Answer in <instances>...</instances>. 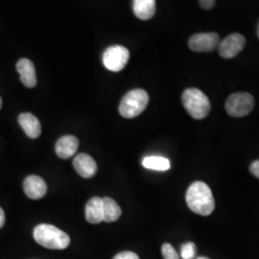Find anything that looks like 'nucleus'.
<instances>
[{
	"instance_id": "423d86ee",
	"label": "nucleus",
	"mask_w": 259,
	"mask_h": 259,
	"mask_svg": "<svg viewBox=\"0 0 259 259\" xmlns=\"http://www.w3.org/2000/svg\"><path fill=\"white\" fill-rule=\"evenodd\" d=\"M129 50L122 46L109 47L103 53V64L113 72L122 70L129 62Z\"/></svg>"
},
{
	"instance_id": "5701e85b",
	"label": "nucleus",
	"mask_w": 259,
	"mask_h": 259,
	"mask_svg": "<svg viewBox=\"0 0 259 259\" xmlns=\"http://www.w3.org/2000/svg\"><path fill=\"white\" fill-rule=\"evenodd\" d=\"M5 224V213L4 210L0 207V228H2Z\"/></svg>"
},
{
	"instance_id": "f03ea898",
	"label": "nucleus",
	"mask_w": 259,
	"mask_h": 259,
	"mask_svg": "<svg viewBox=\"0 0 259 259\" xmlns=\"http://www.w3.org/2000/svg\"><path fill=\"white\" fill-rule=\"evenodd\" d=\"M33 234L37 244L50 250H64L70 244L69 236L52 225H38Z\"/></svg>"
},
{
	"instance_id": "393cba45",
	"label": "nucleus",
	"mask_w": 259,
	"mask_h": 259,
	"mask_svg": "<svg viewBox=\"0 0 259 259\" xmlns=\"http://www.w3.org/2000/svg\"><path fill=\"white\" fill-rule=\"evenodd\" d=\"M197 259H209L207 258V257H204V256H202V257H198Z\"/></svg>"
},
{
	"instance_id": "412c9836",
	"label": "nucleus",
	"mask_w": 259,
	"mask_h": 259,
	"mask_svg": "<svg viewBox=\"0 0 259 259\" xmlns=\"http://www.w3.org/2000/svg\"><path fill=\"white\" fill-rule=\"evenodd\" d=\"M250 173L259 179V159L253 161L250 166Z\"/></svg>"
},
{
	"instance_id": "f257e3e1",
	"label": "nucleus",
	"mask_w": 259,
	"mask_h": 259,
	"mask_svg": "<svg viewBox=\"0 0 259 259\" xmlns=\"http://www.w3.org/2000/svg\"><path fill=\"white\" fill-rule=\"evenodd\" d=\"M188 207L199 215L208 216L215 208V201L209 186L203 182H195L186 192Z\"/></svg>"
},
{
	"instance_id": "a878e982",
	"label": "nucleus",
	"mask_w": 259,
	"mask_h": 259,
	"mask_svg": "<svg viewBox=\"0 0 259 259\" xmlns=\"http://www.w3.org/2000/svg\"><path fill=\"white\" fill-rule=\"evenodd\" d=\"M258 37H259V26H258Z\"/></svg>"
},
{
	"instance_id": "9d476101",
	"label": "nucleus",
	"mask_w": 259,
	"mask_h": 259,
	"mask_svg": "<svg viewBox=\"0 0 259 259\" xmlns=\"http://www.w3.org/2000/svg\"><path fill=\"white\" fill-rule=\"evenodd\" d=\"M17 70L20 75V81L28 88H35L37 84V76L35 65L28 59H20L17 63Z\"/></svg>"
},
{
	"instance_id": "0eeeda50",
	"label": "nucleus",
	"mask_w": 259,
	"mask_h": 259,
	"mask_svg": "<svg viewBox=\"0 0 259 259\" xmlns=\"http://www.w3.org/2000/svg\"><path fill=\"white\" fill-rule=\"evenodd\" d=\"M220 45V37L216 33H199L189 38L188 46L195 52H211Z\"/></svg>"
},
{
	"instance_id": "20e7f679",
	"label": "nucleus",
	"mask_w": 259,
	"mask_h": 259,
	"mask_svg": "<svg viewBox=\"0 0 259 259\" xmlns=\"http://www.w3.org/2000/svg\"><path fill=\"white\" fill-rule=\"evenodd\" d=\"M148 103V93L144 90H133L122 98L119 112L125 118H134L144 111Z\"/></svg>"
},
{
	"instance_id": "b1692460",
	"label": "nucleus",
	"mask_w": 259,
	"mask_h": 259,
	"mask_svg": "<svg viewBox=\"0 0 259 259\" xmlns=\"http://www.w3.org/2000/svg\"><path fill=\"white\" fill-rule=\"evenodd\" d=\"M1 108H2V99L0 97V110H1Z\"/></svg>"
},
{
	"instance_id": "9b49d317",
	"label": "nucleus",
	"mask_w": 259,
	"mask_h": 259,
	"mask_svg": "<svg viewBox=\"0 0 259 259\" xmlns=\"http://www.w3.org/2000/svg\"><path fill=\"white\" fill-rule=\"evenodd\" d=\"M73 166L77 173L84 179H90L97 172V164L88 154H79L73 160Z\"/></svg>"
},
{
	"instance_id": "4468645a",
	"label": "nucleus",
	"mask_w": 259,
	"mask_h": 259,
	"mask_svg": "<svg viewBox=\"0 0 259 259\" xmlns=\"http://www.w3.org/2000/svg\"><path fill=\"white\" fill-rule=\"evenodd\" d=\"M85 220L91 224H99L103 221V199L93 197L85 205Z\"/></svg>"
},
{
	"instance_id": "a211bd4d",
	"label": "nucleus",
	"mask_w": 259,
	"mask_h": 259,
	"mask_svg": "<svg viewBox=\"0 0 259 259\" xmlns=\"http://www.w3.org/2000/svg\"><path fill=\"white\" fill-rule=\"evenodd\" d=\"M183 259H193L196 254V246L193 242L185 243L182 246L181 251Z\"/></svg>"
},
{
	"instance_id": "6ab92c4d",
	"label": "nucleus",
	"mask_w": 259,
	"mask_h": 259,
	"mask_svg": "<svg viewBox=\"0 0 259 259\" xmlns=\"http://www.w3.org/2000/svg\"><path fill=\"white\" fill-rule=\"evenodd\" d=\"M161 252H162V255L164 259H180V256H179L176 250L169 243H165L162 245Z\"/></svg>"
},
{
	"instance_id": "4be33fe9",
	"label": "nucleus",
	"mask_w": 259,
	"mask_h": 259,
	"mask_svg": "<svg viewBox=\"0 0 259 259\" xmlns=\"http://www.w3.org/2000/svg\"><path fill=\"white\" fill-rule=\"evenodd\" d=\"M215 1L214 0H201V1H199V4H200V6L202 7V8H204V9H211L212 7H214V5H215Z\"/></svg>"
},
{
	"instance_id": "dca6fc26",
	"label": "nucleus",
	"mask_w": 259,
	"mask_h": 259,
	"mask_svg": "<svg viewBox=\"0 0 259 259\" xmlns=\"http://www.w3.org/2000/svg\"><path fill=\"white\" fill-rule=\"evenodd\" d=\"M121 208L113 199L106 197L103 199V221L104 222H115L121 216Z\"/></svg>"
},
{
	"instance_id": "6e6552de",
	"label": "nucleus",
	"mask_w": 259,
	"mask_h": 259,
	"mask_svg": "<svg viewBox=\"0 0 259 259\" xmlns=\"http://www.w3.org/2000/svg\"><path fill=\"white\" fill-rule=\"evenodd\" d=\"M246 45V38L243 35L234 33L225 37L218 47L220 56L224 59H232L238 55Z\"/></svg>"
},
{
	"instance_id": "7ed1b4c3",
	"label": "nucleus",
	"mask_w": 259,
	"mask_h": 259,
	"mask_svg": "<svg viewBox=\"0 0 259 259\" xmlns=\"http://www.w3.org/2000/svg\"><path fill=\"white\" fill-rule=\"evenodd\" d=\"M182 101L189 115L198 120L206 117L211 109L208 97L202 91L195 88L185 91L182 96Z\"/></svg>"
},
{
	"instance_id": "ddd939ff",
	"label": "nucleus",
	"mask_w": 259,
	"mask_h": 259,
	"mask_svg": "<svg viewBox=\"0 0 259 259\" xmlns=\"http://www.w3.org/2000/svg\"><path fill=\"white\" fill-rule=\"evenodd\" d=\"M19 123L21 128L25 132L28 138L35 139L40 136L41 125L34 114L30 112H24L19 114Z\"/></svg>"
},
{
	"instance_id": "1a4fd4ad",
	"label": "nucleus",
	"mask_w": 259,
	"mask_h": 259,
	"mask_svg": "<svg viewBox=\"0 0 259 259\" xmlns=\"http://www.w3.org/2000/svg\"><path fill=\"white\" fill-rule=\"evenodd\" d=\"M23 189L26 196L30 199L38 200L47 194V185L40 177L31 175L25 179L23 183Z\"/></svg>"
},
{
	"instance_id": "f8f14e48",
	"label": "nucleus",
	"mask_w": 259,
	"mask_h": 259,
	"mask_svg": "<svg viewBox=\"0 0 259 259\" xmlns=\"http://www.w3.org/2000/svg\"><path fill=\"white\" fill-rule=\"evenodd\" d=\"M79 147V140L74 136H65L56 143V154L58 157L67 159L72 157Z\"/></svg>"
},
{
	"instance_id": "39448f33",
	"label": "nucleus",
	"mask_w": 259,
	"mask_h": 259,
	"mask_svg": "<svg viewBox=\"0 0 259 259\" xmlns=\"http://www.w3.org/2000/svg\"><path fill=\"white\" fill-rule=\"evenodd\" d=\"M254 108V99L248 93L232 94L226 101V111L233 117H243L250 113Z\"/></svg>"
},
{
	"instance_id": "2eb2a0df",
	"label": "nucleus",
	"mask_w": 259,
	"mask_h": 259,
	"mask_svg": "<svg viewBox=\"0 0 259 259\" xmlns=\"http://www.w3.org/2000/svg\"><path fill=\"white\" fill-rule=\"evenodd\" d=\"M133 9L137 18L142 20L152 19L156 13L155 0H136L133 3Z\"/></svg>"
},
{
	"instance_id": "aec40b11",
	"label": "nucleus",
	"mask_w": 259,
	"mask_h": 259,
	"mask_svg": "<svg viewBox=\"0 0 259 259\" xmlns=\"http://www.w3.org/2000/svg\"><path fill=\"white\" fill-rule=\"evenodd\" d=\"M113 259H139V255L133 251H122L116 254Z\"/></svg>"
},
{
	"instance_id": "f3484780",
	"label": "nucleus",
	"mask_w": 259,
	"mask_h": 259,
	"mask_svg": "<svg viewBox=\"0 0 259 259\" xmlns=\"http://www.w3.org/2000/svg\"><path fill=\"white\" fill-rule=\"evenodd\" d=\"M142 165L151 170L166 171L170 168V161L166 157L152 156L145 157L142 161Z\"/></svg>"
}]
</instances>
